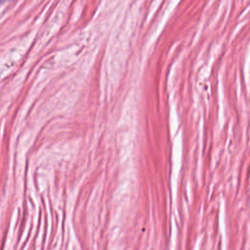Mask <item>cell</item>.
<instances>
[{
  "label": "cell",
  "instance_id": "obj_1",
  "mask_svg": "<svg viewBox=\"0 0 250 250\" xmlns=\"http://www.w3.org/2000/svg\"><path fill=\"white\" fill-rule=\"evenodd\" d=\"M3 1H4V0H0V4H1Z\"/></svg>",
  "mask_w": 250,
  "mask_h": 250
}]
</instances>
